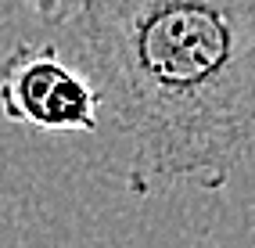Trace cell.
<instances>
[{
    "instance_id": "obj_1",
    "label": "cell",
    "mask_w": 255,
    "mask_h": 248,
    "mask_svg": "<svg viewBox=\"0 0 255 248\" xmlns=\"http://www.w3.org/2000/svg\"><path fill=\"white\" fill-rule=\"evenodd\" d=\"M58 25L129 194L223 191L255 162V0H76Z\"/></svg>"
},
{
    "instance_id": "obj_3",
    "label": "cell",
    "mask_w": 255,
    "mask_h": 248,
    "mask_svg": "<svg viewBox=\"0 0 255 248\" xmlns=\"http://www.w3.org/2000/svg\"><path fill=\"white\" fill-rule=\"evenodd\" d=\"M25 4H29L32 14H36V22H43V25H58L61 14L69 11V7H65L69 0H25Z\"/></svg>"
},
{
    "instance_id": "obj_2",
    "label": "cell",
    "mask_w": 255,
    "mask_h": 248,
    "mask_svg": "<svg viewBox=\"0 0 255 248\" xmlns=\"http://www.w3.org/2000/svg\"><path fill=\"white\" fill-rule=\"evenodd\" d=\"M0 112L43 133H97L101 97L54 43H14L0 61Z\"/></svg>"
}]
</instances>
